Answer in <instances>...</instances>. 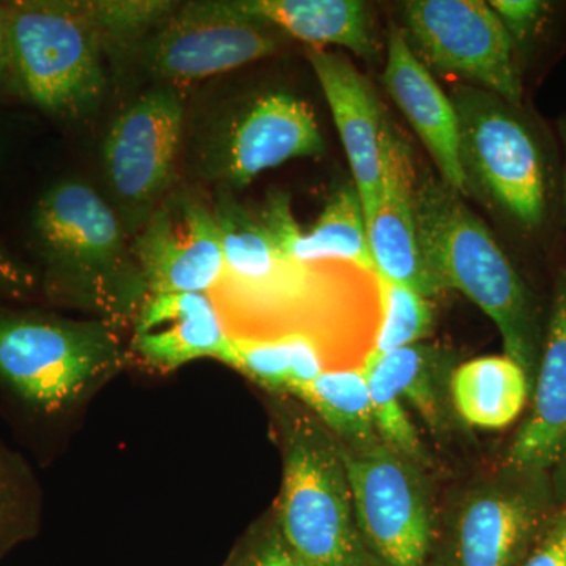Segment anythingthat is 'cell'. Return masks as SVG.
<instances>
[{
  "label": "cell",
  "instance_id": "cell-1",
  "mask_svg": "<svg viewBox=\"0 0 566 566\" xmlns=\"http://www.w3.org/2000/svg\"><path fill=\"white\" fill-rule=\"evenodd\" d=\"M415 216L420 251L436 282L465 294L493 319L505 356L523 367L534 389L543 352L538 318L526 285L486 223L431 174L417 180Z\"/></svg>",
  "mask_w": 566,
  "mask_h": 566
},
{
  "label": "cell",
  "instance_id": "cell-2",
  "mask_svg": "<svg viewBox=\"0 0 566 566\" xmlns=\"http://www.w3.org/2000/svg\"><path fill=\"white\" fill-rule=\"evenodd\" d=\"M277 527L305 566H370L354 515L340 444L293 417L283 424Z\"/></svg>",
  "mask_w": 566,
  "mask_h": 566
},
{
  "label": "cell",
  "instance_id": "cell-3",
  "mask_svg": "<svg viewBox=\"0 0 566 566\" xmlns=\"http://www.w3.org/2000/svg\"><path fill=\"white\" fill-rule=\"evenodd\" d=\"M31 223L51 281L66 292L112 304L145 289L117 214L91 186L55 182L35 203Z\"/></svg>",
  "mask_w": 566,
  "mask_h": 566
},
{
  "label": "cell",
  "instance_id": "cell-4",
  "mask_svg": "<svg viewBox=\"0 0 566 566\" xmlns=\"http://www.w3.org/2000/svg\"><path fill=\"white\" fill-rule=\"evenodd\" d=\"M18 88L55 117H80L102 99L103 43L80 2L7 3Z\"/></svg>",
  "mask_w": 566,
  "mask_h": 566
},
{
  "label": "cell",
  "instance_id": "cell-5",
  "mask_svg": "<svg viewBox=\"0 0 566 566\" xmlns=\"http://www.w3.org/2000/svg\"><path fill=\"white\" fill-rule=\"evenodd\" d=\"M118 359L117 338L103 324L0 315V378L41 411L76 401Z\"/></svg>",
  "mask_w": 566,
  "mask_h": 566
},
{
  "label": "cell",
  "instance_id": "cell-6",
  "mask_svg": "<svg viewBox=\"0 0 566 566\" xmlns=\"http://www.w3.org/2000/svg\"><path fill=\"white\" fill-rule=\"evenodd\" d=\"M340 449L365 546L385 566H423L433 539V505L419 465L381 439Z\"/></svg>",
  "mask_w": 566,
  "mask_h": 566
},
{
  "label": "cell",
  "instance_id": "cell-7",
  "mask_svg": "<svg viewBox=\"0 0 566 566\" xmlns=\"http://www.w3.org/2000/svg\"><path fill=\"white\" fill-rule=\"evenodd\" d=\"M452 102L469 180L476 178L521 226L538 227L545 219L546 182L534 137L493 93L460 88Z\"/></svg>",
  "mask_w": 566,
  "mask_h": 566
},
{
  "label": "cell",
  "instance_id": "cell-8",
  "mask_svg": "<svg viewBox=\"0 0 566 566\" xmlns=\"http://www.w3.org/2000/svg\"><path fill=\"white\" fill-rule=\"evenodd\" d=\"M403 14L408 35L433 69L474 81L512 106L521 103L515 44L490 3L409 0Z\"/></svg>",
  "mask_w": 566,
  "mask_h": 566
},
{
  "label": "cell",
  "instance_id": "cell-9",
  "mask_svg": "<svg viewBox=\"0 0 566 566\" xmlns=\"http://www.w3.org/2000/svg\"><path fill=\"white\" fill-rule=\"evenodd\" d=\"M274 28L253 20L234 2H188L151 33L148 69L161 80L193 82L229 73L274 54Z\"/></svg>",
  "mask_w": 566,
  "mask_h": 566
},
{
  "label": "cell",
  "instance_id": "cell-10",
  "mask_svg": "<svg viewBox=\"0 0 566 566\" xmlns=\"http://www.w3.org/2000/svg\"><path fill=\"white\" fill-rule=\"evenodd\" d=\"M551 499L546 475L505 472L469 490L453 516V566H515L549 520Z\"/></svg>",
  "mask_w": 566,
  "mask_h": 566
},
{
  "label": "cell",
  "instance_id": "cell-11",
  "mask_svg": "<svg viewBox=\"0 0 566 566\" xmlns=\"http://www.w3.org/2000/svg\"><path fill=\"white\" fill-rule=\"evenodd\" d=\"M148 294L205 293L226 275L214 208L178 193L151 212L133 244Z\"/></svg>",
  "mask_w": 566,
  "mask_h": 566
},
{
  "label": "cell",
  "instance_id": "cell-12",
  "mask_svg": "<svg viewBox=\"0 0 566 566\" xmlns=\"http://www.w3.org/2000/svg\"><path fill=\"white\" fill-rule=\"evenodd\" d=\"M185 106L174 87L155 88L133 103L104 140V166L115 196L132 207L159 200L172 180Z\"/></svg>",
  "mask_w": 566,
  "mask_h": 566
},
{
  "label": "cell",
  "instance_id": "cell-13",
  "mask_svg": "<svg viewBox=\"0 0 566 566\" xmlns=\"http://www.w3.org/2000/svg\"><path fill=\"white\" fill-rule=\"evenodd\" d=\"M307 59L333 112L367 221L381 189L382 145L389 128L385 109L370 82L344 55L308 48Z\"/></svg>",
  "mask_w": 566,
  "mask_h": 566
},
{
  "label": "cell",
  "instance_id": "cell-14",
  "mask_svg": "<svg viewBox=\"0 0 566 566\" xmlns=\"http://www.w3.org/2000/svg\"><path fill=\"white\" fill-rule=\"evenodd\" d=\"M416 185L411 150L389 125L382 145L378 203L374 214L365 221L368 243L376 274L431 297L442 289L428 270L420 251L415 216Z\"/></svg>",
  "mask_w": 566,
  "mask_h": 566
},
{
  "label": "cell",
  "instance_id": "cell-15",
  "mask_svg": "<svg viewBox=\"0 0 566 566\" xmlns=\"http://www.w3.org/2000/svg\"><path fill=\"white\" fill-rule=\"evenodd\" d=\"M323 151L322 132L311 106L290 93H268L230 129L219 170L227 185L240 189L283 163Z\"/></svg>",
  "mask_w": 566,
  "mask_h": 566
},
{
  "label": "cell",
  "instance_id": "cell-16",
  "mask_svg": "<svg viewBox=\"0 0 566 566\" xmlns=\"http://www.w3.org/2000/svg\"><path fill=\"white\" fill-rule=\"evenodd\" d=\"M382 84L395 104L430 151L441 180L461 197L468 196V174L461 159L460 120L452 98L442 92L419 57L408 35L398 28L389 33Z\"/></svg>",
  "mask_w": 566,
  "mask_h": 566
},
{
  "label": "cell",
  "instance_id": "cell-17",
  "mask_svg": "<svg viewBox=\"0 0 566 566\" xmlns=\"http://www.w3.org/2000/svg\"><path fill=\"white\" fill-rule=\"evenodd\" d=\"M566 446V273L557 281L532 409L506 452L505 472L546 475Z\"/></svg>",
  "mask_w": 566,
  "mask_h": 566
},
{
  "label": "cell",
  "instance_id": "cell-18",
  "mask_svg": "<svg viewBox=\"0 0 566 566\" xmlns=\"http://www.w3.org/2000/svg\"><path fill=\"white\" fill-rule=\"evenodd\" d=\"M133 346L151 367L174 370L203 357L229 364L232 335L208 294H148L137 316Z\"/></svg>",
  "mask_w": 566,
  "mask_h": 566
},
{
  "label": "cell",
  "instance_id": "cell-19",
  "mask_svg": "<svg viewBox=\"0 0 566 566\" xmlns=\"http://www.w3.org/2000/svg\"><path fill=\"white\" fill-rule=\"evenodd\" d=\"M260 219L279 251L290 262L308 266L334 260L376 274L363 202L352 186L331 197L308 232H303L297 226L285 193L271 196Z\"/></svg>",
  "mask_w": 566,
  "mask_h": 566
},
{
  "label": "cell",
  "instance_id": "cell-20",
  "mask_svg": "<svg viewBox=\"0 0 566 566\" xmlns=\"http://www.w3.org/2000/svg\"><path fill=\"white\" fill-rule=\"evenodd\" d=\"M253 20L262 21L312 48L335 44L370 59L375 36L370 9L360 0H237Z\"/></svg>",
  "mask_w": 566,
  "mask_h": 566
},
{
  "label": "cell",
  "instance_id": "cell-21",
  "mask_svg": "<svg viewBox=\"0 0 566 566\" xmlns=\"http://www.w3.org/2000/svg\"><path fill=\"white\" fill-rule=\"evenodd\" d=\"M532 382L509 356H483L461 364L450 378L457 415L471 427L502 430L526 408Z\"/></svg>",
  "mask_w": 566,
  "mask_h": 566
},
{
  "label": "cell",
  "instance_id": "cell-22",
  "mask_svg": "<svg viewBox=\"0 0 566 566\" xmlns=\"http://www.w3.org/2000/svg\"><path fill=\"white\" fill-rule=\"evenodd\" d=\"M214 214L226 256L223 279L248 290H274L279 283L301 275L304 266L286 260L262 219L251 214L229 192L219 193Z\"/></svg>",
  "mask_w": 566,
  "mask_h": 566
},
{
  "label": "cell",
  "instance_id": "cell-23",
  "mask_svg": "<svg viewBox=\"0 0 566 566\" xmlns=\"http://www.w3.org/2000/svg\"><path fill=\"white\" fill-rule=\"evenodd\" d=\"M446 365L438 348L417 344L387 354L370 352L364 368L381 376L438 433L447 424Z\"/></svg>",
  "mask_w": 566,
  "mask_h": 566
},
{
  "label": "cell",
  "instance_id": "cell-24",
  "mask_svg": "<svg viewBox=\"0 0 566 566\" xmlns=\"http://www.w3.org/2000/svg\"><path fill=\"white\" fill-rule=\"evenodd\" d=\"M293 395L311 406L345 447L379 441L364 368L323 371Z\"/></svg>",
  "mask_w": 566,
  "mask_h": 566
},
{
  "label": "cell",
  "instance_id": "cell-25",
  "mask_svg": "<svg viewBox=\"0 0 566 566\" xmlns=\"http://www.w3.org/2000/svg\"><path fill=\"white\" fill-rule=\"evenodd\" d=\"M375 277L381 305V322L376 331L371 352L387 354L419 344L433 327V305L428 297L409 286L389 281L379 274H375Z\"/></svg>",
  "mask_w": 566,
  "mask_h": 566
},
{
  "label": "cell",
  "instance_id": "cell-26",
  "mask_svg": "<svg viewBox=\"0 0 566 566\" xmlns=\"http://www.w3.org/2000/svg\"><path fill=\"white\" fill-rule=\"evenodd\" d=\"M82 13L102 43H128L155 32L178 3L163 0H96L80 2Z\"/></svg>",
  "mask_w": 566,
  "mask_h": 566
},
{
  "label": "cell",
  "instance_id": "cell-27",
  "mask_svg": "<svg viewBox=\"0 0 566 566\" xmlns=\"http://www.w3.org/2000/svg\"><path fill=\"white\" fill-rule=\"evenodd\" d=\"M364 374L367 376L371 411H374L375 427L379 439L406 460L412 461L417 465L424 463L422 442L406 415L401 398L375 371L364 368Z\"/></svg>",
  "mask_w": 566,
  "mask_h": 566
},
{
  "label": "cell",
  "instance_id": "cell-28",
  "mask_svg": "<svg viewBox=\"0 0 566 566\" xmlns=\"http://www.w3.org/2000/svg\"><path fill=\"white\" fill-rule=\"evenodd\" d=\"M230 367L251 376L268 389L289 392L292 353L285 335L279 338L232 337Z\"/></svg>",
  "mask_w": 566,
  "mask_h": 566
},
{
  "label": "cell",
  "instance_id": "cell-29",
  "mask_svg": "<svg viewBox=\"0 0 566 566\" xmlns=\"http://www.w3.org/2000/svg\"><path fill=\"white\" fill-rule=\"evenodd\" d=\"M222 566H305L283 538L277 524L245 538Z\"/></svg>",
  "mask_w": 566,
  "mask_h": 566
},
{
  "label": "cell",
  "instance_id": "cell-30",
  "mask_svg": "<svg viewBox=\"0 0 566 566\" xmlns=\"http://www.w3.org/2000/svg\"><path fill=\"white\" fill-rule=\"evenodd\" d=\"M490 7L515 44L524 43L538 29L549 6L539 0H493Z\"/></svg>",
  "mask_w": 566,
  "mask_h": 566
},
{
  "label": "cell",
  "instance_id": "cell-31",
  "mask_svg": "<svg viewBox=\"0 0 566 566\" xmlns=\"http://www.w3.org/2000/svg\"><path fill=\"white\" fill-rule=\"evenodd\" d=\"M292 353V385L289 392L294 394L301 387L311 385L323 374V354L314 335L304 331L285 334Z\"/></svg>",
  "mask_w": 566,
  "mask_h": 566
},
{
  "label": "cell",
  "instance_id": "cell-32",
  "mask_svg": "<svg viewBox=\"0 0 566 566\" xmlns=\"http://www.w3.org/2000/svg\"><path fill=\"white\" fill-rule=\"evenodd\" d=\"M521 566H566V506L554 513Z\"/></svg>",
  "mask_w": 566,
  "mask_h": 566
},
{
  "label": "cell",
  "instance_id": "cell-33",
  "mask_svg": "<svg viewBox=\"0 0 566 566\" xmlns=\"http://www.w3.org/2000/svg\"><path fill=\"white\" fill-rule=\"evenodd\" d=\"M35 285L36 277L31 268L14 259L0 245V293L22 296V294L32 292Z\"/></svg>",
  "mask_w": 566,
  "mask_h": 566
},
{
  "label": "cell",
  "instance_id": "cell-34",
  "mask_svg": "<svg viewBox=\"0 0 566 566\" xmlns=\"http://www.w3.org/2000/svg\"><path fill=\"white\" fill-rule=\"evenodd\" d=\"M9 85H17V77L11 55L9 9L7 3H0V88Z\"/></svg>",
  "mask_w": 566,
  "mask_h": 566
},
{
  "label": "cell",
  "instance_id": "cell-35",
  "mask_svg": "<svg viewBox=\"0 0 566 566\" xmlns=\"http://www.w3.org/2000/svg\"><path fill=\"white\" fill-rule=\"evenodd\" d=\"M551 475V491H553L554 502L558 505L566 506V446L557 464L553 468Z\"/></svg>",
  "mask_w": 566,
  "mask_h": 566
},
{
  "label": "cell",
  "instance_id": "cell-36",
  "mask_svg": "<svg viewBox=\"0 0 566 566\" xmlns=\"http://www.w3.org/2000/svg\"><path fill=\"white\" fill-rule=\"evenodd\" d=\"M3 510H6V488H3L2 480H0V521H2Z\"/></svg>",
  "mask_w": 566,
  "mask_h": 566
},
{
  "label": "cell",
  "instance_id": "cell-37",
  "mask_svg": "<svg viewBox=\"0 0 566 566\" xmlns=\"http://www.w3.org/2000/svg\"><path fill=\"white\" fill-rule=\"evenodd\" d=\"M565 200H566V170H565Z\"/></svg>",
  "mask_w": 566,
  "mask_h": 566
}]
</instances>
